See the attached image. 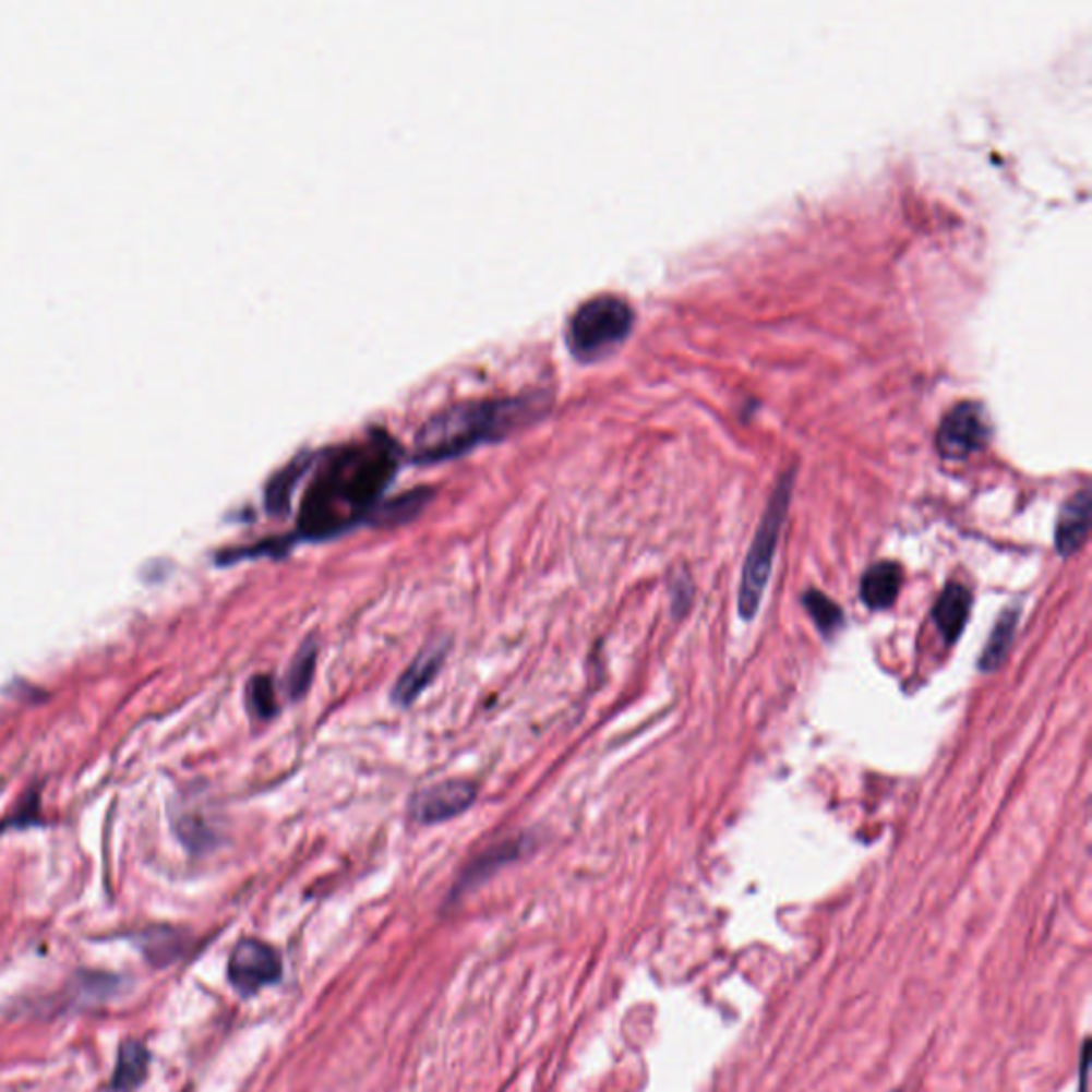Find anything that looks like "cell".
Wrapping results in <instances>:
<instances>
[{
  "label": "cell",
  "mask_w": 1092,
  "mask_h": 1092,
  "mask_svg": "<svg viewBox=\"0 0 1092 1092\" xmlns=\"http://www.w3.org/2000/svg\"><path fill=\"white\" fill-rule=\"evenodd\" d=\"M399 464L401 448L382 429L323 453L301 497L297 536L327 540L374 521Z\"/></svg>",
  "instance_id": "6da1fadb"
},
{
  "label": "cell",
  "mask_w": 1092,
  "mask_h": 1092,
  "mask_svg": "<svg viewBox=\"0 0 1092 1092\" xmlns=\"http://www.w3.org/2000/svg\"><path fill=\"white\" fill-rule=\"evenodd\" d=\"M542 393L472 399L433 415L415 437L412 459L437 464L504 435L542 410Z\"/></svg>",
  "instance_id": "7a4b0ae2"
},
{
  "label": "cell",
  "mask_w": 1092,
  "mask_h": 1092,
  "mask_svg": "<svg viewBox=\"0 0 1092 1092\" xmlns=\"http://www.w3.org/2000/svg\"><path fill=\"white\" fill-rule=\"evenodd\" d=\"M634 323L632 305L615 292H600L585 299L568 321L566 337L578 359H596L609 352L629 333Z\"/></svg>",
  "instance_id": "3957f363"
},
{
  "label": "cell",
  "mask_w": 1092,
  "mask_h": 1092,
  "mask_svg": "<svg viewBox=\"0 0 1092 1092\" xmlns=\"http://www.w3.org/2000/svg\"><path fill=\"white\" fill-rule=\"evenodd\" d=\"M790 491H792V478H783L781 484L775 489L766 513L761 517L760 527L756 531L754 544L749 549L745 568H743V580H741V591H739V613L741 617L754 619L760 611L761 598L766 583L770 578V568L775 560V551L779 544L781 527L788 513L790 504Z\"/></svg>",
  "instance_id": "277c9868"
},
{
  "label": "cell",
  "mask_w": 1092,
  "mask_h": 1092,
  "mask_svg": "<svg viewBox=\"0 0 1092 1092\" xmlns=\"http://www.w3.org/2000/svg\"><path fill=\"white\" fill-rule=\"evenodd\" d=\"M229 982L241 995H254L283 975V962L274 948L259 939H243L229 958Z\"/></svg>",
  "instance_id": "5b68a950"
},
{
  "label": "cell",
  "mask_w": 1092,
  "mask_h": 1092,
  "mask_svg": "<svg viewBox=\"0 0 1092 1092\" xmlns=\"http://www.w3.org/2000/svg\"><path fill=\"white\" fill-rule=\"evenodd\" d=\"M988 440L984 410L975 401H960L944 417L937 431V448L948 459H964Z\"/></svg>",
  "instance_id": "8992f818"
},
{
  "label": "cell",
  "mask_w": 1092,
  "mask_h": 1092,
  "mask_svg": "<svg viewBox=\"0 0 1092 1092\" xmlns=\"http://www.w3.org/2000/svg\"><path fill=\"white\" fill-rule=\"evenodd\" d=\"M478 796L475 783L466 779H448L417 792L410 801V817L423 826L442 824L459 817L472 807Z\"/></svg>",
  "instance_id": "52a82bcc"
},
{
  "label": "cell",
  "mask_w": 1092,
  "mask_h": 1092,
  "mask_svg": "<svg viewBox=\"0 0 1092 1092\" xmlns=\"http://www.w3.org/2000/svg\"><path fill=\"white\" fill-rule=\"evenodd\" d=\"M446 653H448V643L446 640H435V643L428 645L412 660V664L408 665L401 672V676L395 681L393 692H391L393 705H397V707L412 705L428 689L431 681L437 676L440 668H442L444 660H446Z\"/></svg>",
  "instance_id": "ba28073f"
},
{
  "label": "cell",
  "mask_w": 1092,
  "mask_h": 1092,
  "mask_svg": "<svg viewBox=\"0 0 1092 1092\" xmlns=\"http://www.w3.org/2000/svg\"><path fill=\"white\" fill-rule=\"evenodd\" d=\"M1091 491L1089 489L1078 491L1076 495H1071L1063 504V508L1058 513V521H1056V533H1054L1056 551L1063 557H1069L1084 547L1089 531H1091Z\"/></svg>",
  "instance_id": "9c48e42d"
},
{
  "label": "cell",
  "mask_w": 1092,
  "mask_h": 1092,
  "mask_svg": "<svg viewBox=\"0 0 1092 1092\" xmlns=\"http://www.w3.org/2000/svg\"><path fill=\"white\" fill-rule=\"evenodd\" d=\"M902 571L895 562H879L864 572L860 580V598L871 611L890 609L901 591Z\"/></svg>",
  "instance_id": "30bf717a"
},
{
  "label": "cell",
  "mask_w": 1092,
  "mask_h": 1092,
  "mask_svg": "<svg viewBox=\"0 0 1092 1092\" xmlns=\"http://www.w3.org/2000/svg\"><path fill=\"white\" fill-rule=\"evenodd\" d=\"M969 615H971L969 589L964 585L950 583L941 591V596L933 609V619H935L941 636L946 638V643L953 645L960 638V634L969 621Z\"/></svg>",
  "instance_id": "8fae6325"
},
{
  "label": "cell",
  "mask_w": 1092,
  "mask_h": 1092,
  "mask_svg": "<svg viewBox=\"0 0 1092 1092\" xmlns=\"http://www.w3.org/2000/svg\"><path fill=\"white\" fill-rule=\"evenodd\" d=\"M1018 617H1020V611L1018 609H1009L1005 611L991 634L988 638V645L982 653V660H980V668L984 672H993L997 670L998 665L1005 662L1007 658V651L1011 647V640H1013V632H1016V623H1018Z\"/></svg>",
  "instance_id": "7c38bea8"
},
{
  "label": "cell",
  "mask_w": 1092,
  "mask_h": 1092,
  "mask_svg": "<svg viewBox=\"0 0 1092 1092\" xmlns=\"http://www.w3.org/2000/svg\"><path fill=\"white\" fill-rule=\"evenodd\" d=\"M147 1067V1052L137 1042H127L118 1052V1067H116V1078L113 1084L120 1091H131L135 1089L145 1076Z\"/></svg>",
  "instance_id": "4fadbf2b"
},
{
  "label": "cell",
  "mask_w": 1092,
  "mask_h": 1092,
  "mask_svg": "<svg viewBox=\"0 0 1092 1092\" xmlns=\"http://www.w3.org/2000/svg\"><path fill=\"white\" fill-rule=\"evenodd\" d=\"M431 500V491L428 489H415L410 493H404L401 497H395L391 502H382L381 508L374 515V521L381 525L388 523H404L412 517H417Z\"/></svg>",
  "instance_id": "5bb4252c"
},
{
  "label": "cell",
  "mask_w": 1092,
  "mask_h": 1092,
  "mask_svg": "<svg viewBox=\"0 0 1092 1092\" xmlns=\"http://www.w3.org/2000/svg\"><path fill=\"white\" fill-rule=\"evenodd\" d=\"M310 464H312L310 457H297L290 466H286L280 475L274 476V480L267 487V508L274 515H283L288 511L292 484L299 476L310 468Z\"/></svg>",
  "instance_id": "9a60e30c"
},
{
  "label": "cell",
  "mask_w": 1092,
  "mask_h": 1092,
  "mask_svg": "<svg viewBox=\"0 0 1092 1092\" xmlns=\"http://www.w3.org/2000/svg\"><path fill=\"white\" fill-rule=\"evenodd\" d=\"M316 653H319V647L314 640H308L299 653L295 656L292 664L288 668V676H286V692L292 700L301 698L310 683H312V676H314V668H316Z\"/></svg>",
  "instance_id": "2e32d148"
},
{
  "label": "cell",
  "mask_w": 1092,
  "mask_h": 1092,
  "mask_svg": "<svg viewBox=\"0 0 1092 1092\" xmlns=\"http://www.w3.org/2000/svg\"><path fill=\"white\" fill-rule=\"evenodd\" d=\"M248 711L254 719L267 721L278 712V696L274 679L267 674H259L248 683Z\"/></svg>",
  "instance_id": "e0dca14e"
},
{
  "label": "cell",
  "mask_w": 1092,
  "mask_h": 1092,
  "mask_svg": "<svg viewBox=\"0 0 1092 1092\" xmlns=\"http://www.w3.org/2000/svg\"><path fill=\"white\" fill-rule=\"evenodd\" d=\"M803 602H805V609L808 611V615L815 621L817 629L824 634V636H832L837 629L843 627V613L839 609V604H835L828 596H824L821 591H815V589H808L807 593L803 596Z\"/></svg>",
  "instance_id": "ac0fdd59"
},
{
  "label": "cell",
  "mask_w": 1092,
  "mask_h": 1092,
  "mask_svg": "<svg viewBox=\"0 0 1092 1092\" xmlns=\"http://www.w3.org/2000/svg\"><path fill=\"white\" fill-rule=\"evenodd\" d=\"M523 843L521 841H506V843H500L497 848L484 852L476 860L475 864L468 868V873L461 877V888H468L470 884H475L478 879H484L487 873L491 868H497L502 864H506L508 860H515L517 855L521 854Z\"/></svg>",
  "instance_id": "d6986e66"
}]
</instances>
